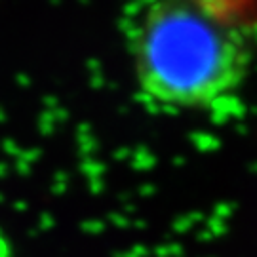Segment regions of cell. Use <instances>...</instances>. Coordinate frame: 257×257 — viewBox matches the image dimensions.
<instances>
[{
	"label": "cell",
	"instance_id": "cell-1",
	"mask_svg": "<svg viewBox=\"0 0 257 257\" xmlns=\"http://www.w3.org/2000/svg\"><path fill=\"white\" fill-rule=\"evenodd\" d=\"M257 63V0H153L132 65L145 101L198 112L234 95Z\"/></svg>",
	"mask_w": 257,
	"mask_h": 257
}]
</instances>
